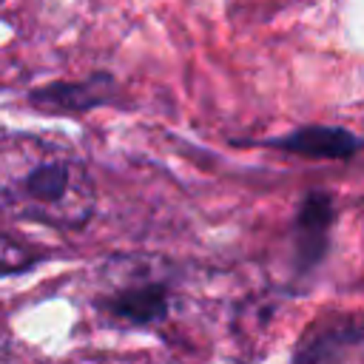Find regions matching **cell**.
I'll return each instance as SVG.
<instances>
[{"instance_id":"4","label":"cell","mask_w":364,"mask_h":364,"mask_svg":"<svg viewBox=\"0 0 364 364\" xmlns=\"http://www.w3.org/2000/svg\"><path fill=\"white\" fill-rule=\"evenodd\" d=\"M114 97V80L108 74H97L82 82H54L46 88H37L31 94V102L43 111H60V114H80L88 108H97Z\"/></svg>"},{"instance_id":"5","label":"cell","mask_w":364,"mask_h":364,"mask_svg":"<svg viewBox=\"0 0 364 364\" xmlns=\"http://www.w3.org/2000/svg\"><path fill=\"white\" fill-rule=\"evenodd\" d=\"M168 287L159 282H142V284H131L117 290L114 296L105 299V310L131 327H145V324H156L168 316Z\"/></svg>"},{"instance_id":"6","label":"cell","mask_w":364,"mask_h":364,"mask_svg":"<svg viewBox=\"0 0 364 364\" xmlns=\"http://www.w3.org/2000/svg\"><path fill=\"white\" fill-rule=\"evenodd\" d=\"M34 253L31 247L20 245L17 239L0 233V273H17V270H26L34 264Z\"/></svg>"},{"instance_id":"2","label":"cell","mask_w":364,"mask_h":364,"mask_svg":"<svg viewBox=\"0 0 364 364\" xmlns=\"http://www.w3.org/2000/svg\"><path fill=\"white\" fill-rule=\"evenodd\" d=\"M336 219L333 199L324 191H313L304 196L296 222H293V239H296V264L299 270H310L321 262L327 250V236Z\"/></svg>"},{"instance_id":"1","label":"cell","mask_w":364,"mask_h":364,"mask_svg":"<svg viewBox=\"0 0 364 364\" xmlns=\"http://www.w3.org/2000/svg\"><path fill=\"white\" fill-rule=\"evenodd\" d=\"M0 202L28 219L77 228L94 210V185L71 151L37 136H6L0 139Z\"/></svg>"},{"instance_id":"3","label":"cell","mask_w":364,"mask_h":364,"mask_svg":"<svg viewBox=\"0 0 364 364\" xmlns=\"http://www.w3.org/2000/svg\"><path fill=\"white\" fill-rule=\"evenodd\" d=\"M270 145L307 159H350L364 148V139L338 125H304L270 139Z\"/></svg>"}]
</instances>
